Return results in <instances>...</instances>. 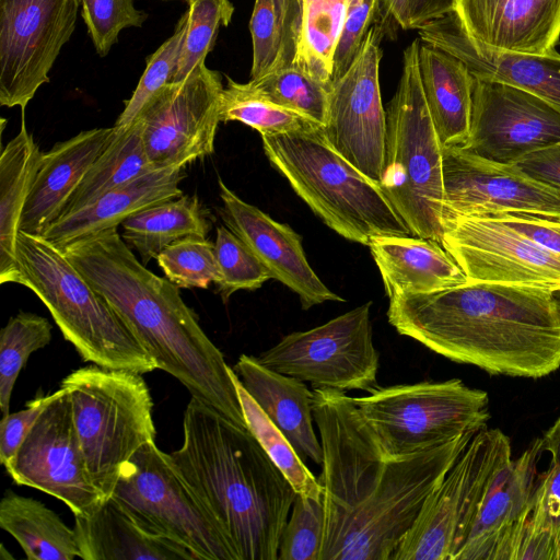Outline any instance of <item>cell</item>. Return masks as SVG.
<instances>
[{"mask_svg":"<svg viewBox=\"0 0 560 560\" xmlns=\"http://www.w3.org/2000/svg\"><path fill=\"white\" fill-rule=\"evenodd\" d=\"M222 89L220 72L201 62L143 107L135 121L156 170L185 167L213 153Z\"/></svg>","mask_w":560,"mask_h":560,"instance_id":"obj_14","label":"cell"},{"mask_svg":"<svg viewBox=\"0 0 560 560\" xmlns=\"http://www.w3.org/2000/svg\"><path fill=\"white\" fill-rule=\"evenodd\" d=\"M420 39L405 49L396 92L386 110L385 156L380 187L413 236L441 243L443 147L421 86Z\"/></svg>","mask_w":560,"mask_h":560,"instance_id":"obj_7","label":"cell"},{"mask_svg":"<svg viewBox=\"0 0 560 560\" xmlns=\"http://www.w3.org/2000/svg\"><path fill=\"white\" fill-rule=\"evenodd\" d=\"M352 400L385 460L406 458L480 431L491 417L487 392L459 378L377 386Z\"/></svg>","mask_w":560,"mask_h":560,"instance_id":"obj_9","label":"cell"},{"mask_svg":"<svg viewBox=\"0 0 560 560\" xmlns=\"http://www.w3.org/2000/svg\"><path fill=\"white\" fill-rule=\"evenodd\" d=\"M540 439L499 472L454 560H506L527 520L538 478Z\"/></svg>","mask_w":560,"mask_h":560,"instance_id":"obj_22","label":"cell"},{"mask_svg":"<svg viewBox=\"0 0 560 560\" xmlns=\"http://www.w3.org/2000/svg\"><path fill=\"white\" fill-rule=\"evenodd\" d=\"M121 226L122 240L147 265L176 241L191 236L206 238L211 222L197 196L183 195L130 215Z\"/></svg>","mask_w":560,"mask_h":560,"instance_id":"obj_33","label":"cell"},{"mask_svg":"<svg viewBox=\"0 0 560 560\" xmlns=\"http://www.w3.org/2000/svg\"><path fill=\"white\" fill-rule=\"evenodd\" d=\"M248 430L262 446L273 464L289 480L296 493L308 498H322L323 486L306 467L283 432L269 419L258 404L244 388L231 368Z\"/></svg>","mask_w":560,"mask_h":560,"instance_id":"obj_38","label":"cell"},{"mask_svg":"<svg viewBox=\"0 0 560 560\" xmlns=\"http://www.w3.org/2000/svg\"><path fill=\"white\" fill-rule=\"evenodd\" d=\"M444 16L472 43L509 54L546 55L560 38V0H452Z\"/></svg>","mask_w":560,"mask_h":560,"instance_id":"obj_21","label":"cell"},{"mask_svg":"<svg viewBox=\"0 0 560 560\" xmlns=\"http://www.w3.org/2000/svg\"><path fill=\"white\" fill-rule=\"evenodd\" d=\"M82 0H0V105L25 110L74 30Z\"/></svg>","mask_w":560,"mask_h":560,"instance_id":"obj_13","label":"cell"},{"mask_svg":"<svg viewBox=\"0 0 560 560\" xmlns=\"http://www.w3.org/2000/svg\"><path fill=\"white\" fill-rule=\"evenodd\" d=\"M63 393L60 387L46 396L28 401L25 409L8 413L0 422V463L5 466L14 456L40 413L54 399Z\"/></svg>","mask_w":560,"mask_h":560,"instance_id":"obj_48","label":"cell"},{"mask_svg":"<svg viewBox=\"0 0 560 560\" xmlns=\"http://www.w3.org/2000/svg\"><path fill=\"white\" fill-rule=\"evenodd\" d=\"M183 429V444L171 457L241 560H277L296 497L289 480L247 428L194 397Z\"/></svg>","mask_w":560,"mask_h":560,"instance_id":"obj_4","label":"cell"},{"mask_svg":"<svg viewBox=\"0 0 560 560\" xmlns=\"http://www.w3.org/2000/svg\"><path fill=\"white\" fill-rule=\"evenodd\" d=\"M220 95L219 118L221 122L240 121L257 130L261 137L307 131L320 124L265 96L250 81L238 83L226 78Z\"/></svg>","mask_w":560,"mask_h":560,"instance_id":"obj_37","label":"cell"},{"mask_svg":"<svg viewBox=\"0 0 560 560\" xmlns=\"http://www.w3.org/2000/svg\"><path fill=\"white\" fill-rule=\"evenodd\" d=\"M388 299L431 293L468 282L443 245L413 235H380L369 245Z\"/></svg>","mask_w":560,"mask_h":560,"instance_id":"obj_27","label":"cell"},{"mask_svg":"<svg viewBox=\"0 0 560 560\" xmlns=\"http://www.w3.org/2000/svg\"><path fill=\"white\" fill-rule=\"evenodd\" d=\"M188 27V15L184 13L175 31L152 55L147 58V66L131 97L125 102V108L118 116L114 128H128L143 107L168 83L172 82L184 46Z\"/></svg>","mask_w":560,"mask_h":560,"instance_id":"obj_42","label":"cell"},{"mask_svg":"<svg viewBox=\"0 0 560 560\" xmlns=\"http://www.w3.org/2000/svg\"><path fill=\"white\" fill-rule=\"evenodd\" d=\"M113 498L147 534L185 547L196 560H241L238 551L155 442L124 465Z\"/></svg>","mask_w":560,"mask_h":560,"instance_id":"obj_10","label":"cell"},{"mask_svg":"<svg viewBox=\"0 0 560 560\" xmlns=\"http://www.w3.org/2000/svg\"><path fill=\"white\" fill-rule=\"evenodd\" d=\"M270 164L331 230L362 245L412 235L381 187L335 151L323 127L261 137Z\"/></svg>","mask_w":560,"mask_h":560,"instance_id":"obj_6","label":"cell"},{"mask_svg":"<svg viewBox=\"0 0 560 560\" xmlns=\"http://www.w3.org/2000/svg\"><path fill=\"white\" fill-rule=\"evenodd\" d=\"M443 217L526 213L560 218V189L514 164H501L459 147L443 149Z\"/></svg>","mask_w":560,"mask_h":560,"instance_id":"obj_19","label":"cell"},{"mask_svg":"<svg viewBox=\"0 0 560 560\" xmlns=\"http://www.w3.org/2000/svg\"><path fill=\"white\" fill-rule=\"evenodd\" d=\"M420 42L458 59L477 79L510 83L539 96L560 112V54L518 55L493 50L469 40L446 16L418 30Z\"/></svg>","mask_w":560,"mask_h":560,"instance_id":"obj_23","label":"cell"},{"mask_svg":"<svg viewBox=\"0 0 560 560\" xmlns=\"http://www.w3.org/2000/svg\"><path fill=\"white\" fill-rule=\"evenodd\" d=\"M388 323L431 351L491 375L541 378L560 368V292L468 281L389 299Z\"/></svg>","mask_w":560,"mask_h":560,"instance_id":"obj_2","label":"cell"},{"mask_svg":"<svg viewBox=\"0 0 560 560\" xmlns=\"http://www.w3.org/2000/svg\"><path fill=\"white\" fill-rule=\"evenodd\" d=\"M383 35L373 24L346 72L331 81L323 126L330 147L377 185L387 129L380 86Z\"/></svg>","mask_w":560,"mask_h":560,"instance_id":"obj_15","label":"cell"},{"mask_svg":"<svg viewBox=\"0 0 560 560\" xmlns=\"http://www.w3.org/2000/svg\"><path fill=\"white\" fill-rule=\"evenodd\" d=\"M512 459L500 429L478 431L425 499L390 560H454L499 472Z\"/></svg>","mask_w":560,"mask_h":560,"instance_id":"obj_11","label":"cell"},{"mask_svg":"<svg viewBox=\"0 0 560 560\" xmlns=\"http://www.w3.org/2000/svg\"><path fill=\"white\" fill-rule=\"evenodd\" d=\"M60 250L113 306L159 370L177 378L191 397L247 428L222 352L205 334L178 288L149 270L117 228L72 242Z\"/></svg>","mask_w":560,"mask_h":560,"instance_id":"obj_3","label":"cell"},{"mask_svg":"<svg viewBox=\"0 0 560 560\" xmlns=\"http://www.w3.org/2000/svg\"><path fill=\"white\" fill-rule=\"evenodd\" d=\"M369 301L329 322L282 337L258 361L273 371L340 392L377 387L380 353L373 342Z\"/></svg>","mask_w":560,"mask_h":560,"instance_id":"obj_12","label":"cell"},{"mask_svg":"<svg viewBox=\"0 0 560 560\" xmlns=\"http://www.w3.org/2000/svg\"><path fill=\"white\" fill-rule=\"evenodd\" d=\"M560 142V112L534 93L502 81L477 79L469 135L459 147L485 160L514 164Z\"/></svg>","mask_w":560,"mask_h":560,"instance_id":"obj_18","label":"cell"},{"mask_svg":"<svg viewBox=\"0 0 560 560\" xmlns=\"http://www.w3.org/2000/svg\"><path fill=\"white\" fill-rule=\"evenodd\" d=\"M218 184L220 214L226 228L252 249L273 279L298 294L304 311L325 302H345L315 273L295 231L242 200L221 178Z\"/></svg>","mask_w":560,"mask_h":560,"instance_id":"obj_20","label":"cell"},{"mask_svg":"<svg viewBox=\"0 0 560 560\" xmlns=\"http://www.w3.org/2000/svg\"><path fill=\"white\" fill-rule=\"evenodd\" d=\"M73 528L82 560H196L185 547L147 534L113 498L74 516Z\"/></svg>","mask_w":560,"mask_h":560,"instance_id":"obj_29","label":"cell"},{"mask_svg":"<svg viewBox=\"0 0 560 560\" xmlns=\"http://www.w3.org/2000/svg\"><path fill=\"white\" fill-rule=\"evenodd\" d=\"M451 7L452 0H409L410 30L446 14Z\"/></svg>","mask_w":560,"mask_h":560,"instance_id":"obj_52","label":"cell"},{"mask_svg":"<svg viewBox=\"0 0 560 560\" xmlns=\"http://www.w3.org/2000/svg\"><path fill=\"white\" fill-rule=\"evenodd\" d=\"M0 527L19 542L28 560L81 558L74 528L33 498L7 490L0 503Z\"/></svg>","mask_w":560,"mask_h":560,"instance_id":"obj_32","label":"cell"},{"mask_svg":"<svg viewBox=\"0 0 560 560\" xmlns=\"http://www.w3.org/2000/svg\"><path fill=\"white\" fill-rule=\"evenodd\" d=\"M16 283L32 290L82 360L102 368L150 373L158 364L113 306L56 246L20 231Z\"/></svg>","mask_w":560,"mask_h":560,"instance_id":"obj_5","label":"cell"},{"mask_svg":"<svg viewBox=\"0 0 560 560\" xmlns=\"http://www.w3.org/2000/svg\"><path fill=\"white\" fill-rule=\"evenodd\" d=\"M183 168L155 170L112 189L89 206L57 219L39 236L61 249L83 237L117 228L145 208L183 196L179 188L185 177Z\"/></svg>","mask_w":560,"mask_h":560,"instance_id":"obj_25","label":"cell"},{"mask_svg":"<svg viewBox=\"0 0 560 560\" xmlns=\"http://www.w3.org/2000/svg\"><path fill=\"white\" fill-rule=\"evenodd\" d=\"M419 75L444 148L462 147L469 135L475 77L457 57L420 42Z\"/></svg>","mask_w":560,"mask_h":560,"instance_id":"obj_28","label":"cell"},{"mask_svg":"<svg viewBox=\"0 0 560 560\" xmlns=\"http://www.w3.org/2000/svg\"><path fill=\"white\" fill-rule=\"evenodd\" d=\"M52 326L43 316L19 312L0 334V409L9 413L13 387L30 355L46 347L52 338Z\"/></svg>","mask_w":560,"mask_h":560,"instance_id":"obj_39","label":"cell"},{"mask_svg":"<svg viewBox=\"0 0 560 560\" xmlns=\"http://www.w3.org/2000/svg\"><path fill=\"white\" fill-rule=\"evenodd\" d=\"M244 388L283 432L306 463L323 464V447L315 431L313 392L303 381L262 365L256 357L242 354L233 368Z\"/></svg>","mask_w":560,"mask_h":560,"instance_id":"obj_26","label":"cell"},{"mask_svg":"<svg viewBox=\"0 0 560 560\" xmlns=\"http://www.w3.org/2000/svg\"><path fill=\"white\" fill-rule=\"evenodd\" d=\"M81 16L96 52L108 55L127 27H141L148 14L135 7L133 0H82Z\"/></svg>","mask_w":560,"mask_h":560,"instance_id":"obj_46","label":"cell"},{"mask_svg":"<svg viewBox=\"0 0 560 560\" xmlns=\"http://www.w3.org/2000/svg\"><path fill=\"white\" fill-rule=\"evenodd\" d=\"M249 81L273 103L324 126L331 83L318 81L293 65Z\"/></svg>","mask_w":560,"mask_h":560,"instance_id":"obj_40","label":"cell"},{"mask_svg":"<svg viewBox=\"0 0 560 560\" xmlns=\"http://www.w3.org/2000/svg\"><path fill=\"white\" fill-rule=\"evenodd\" d=\"M113 136L114 127L93 128L43 152L20 231L42 235L61 215L71 195Z\"/></svg>","mask_w":560,"mask_h":560,"instance_id":"obj_24","label":"cell"},{"mask_svg":"<svg viewBox=\"0 0 560 560\" xmlns=\"http://www.w3.org/2000/svg\"><path fill=\"white\" fill-rule=\"evenodd\" d=\"M350 0H300L301 24L293 66L330 84Z\"/></svg>","mask_w":560,"mask_h":560,"instance_id":"obj_36","label":"cell"},{"mask_svg":"<svg viewBox=\"0 0 560 560\" xmlns=\"http://www.w3.org/2000/svg\"><path fill=\"white\" fill-rule=\"evenodd\" d=\"M1 150L0 156V283H16V241L22 214L31 192L43 152L25 124Z\"/></svg>","mask_w":560,"mask_h":560,"instance_id":"obj_30","label":"cell"},{"mask_svg":"<svg viewBox=\"0 0 560 560\" xmlns=\"http://www.w3.org/2000/svg\"><path fill=\"white\" fill-rule=\"evenodd\" d=\"M442 224L441 244L468 281L560 292V255L491 217L446 215Z\"/></svg>","mask_w":560,"mask_h":560,"instance_id":"obj_17","label":"cell"},{"mask_svg":"<svg viewBox=\"0 0 560 560\" xmlns=\"http://www.w3.org/2000/svg\"><path fill=\"white\" fill-rule=\"evenodd\" d=\"M325 526L319 560H390L429 494L478 431L385 460L345 392L315 388Z\"/></svg>","mask_w":560,"mask_h":560,"instance_id":"obj_1","label":"cell"},{"mask_svg":"<svg viewBox=\"0 0 560 560\" xmlns=\"http://www.w3.org/2000/svg\"><path fill=\"white\" fill-rule=\"evenodd\" d=\"M4 467L16 485L52 495L74 516L86 517L107 500L91 478L65 388L47 405Z\"/></svg>","mask_w":560,"mask_h":560,"instance_id":"obj_16","label":"cell"},{"mask_svg":"<svg viewBox=\"0 0 560 560\" xmlns=\"http://www.w3.org/2000/svg\"><path fill=\"white\" fill-rule=\"evenodd\" d=\"M300 24V0H255L249 21L250 80L293 65Z\"/></svg>","mask_w":560,"mask_h":560,"instance_id":"obj_35","label":"cell"},{"mask_svg":"<svg viewBox=\"0 0 560 560\" xmlns=\"http://www.w3.org/2000/svg\"><path fill=\"white\" fill-rule=\"evenodd\" d=\"M155 170L148 156L139 125L133 121L124 130L114 128L110 142L91 165L59 218L71 214L107 191Z\"/></svg>","mask_w":560,"mask_h":560,"instance_id":"obj_34","label":"cell"},{"mask_svg":"<svg viewBox=\"0 0 560 560\" xmlns=\"http://www.w3.org/2000/svg\"><path fill=\"white\" fill-rule=\"evenodd\" d=\"M377 24L383 32H387L390 25H397L402 30H410L409 0H377Z\"/></svg>","mask_w":560,"mask_h":560,"instance_id":"obj_51","label":"cell"},{"mask_svg":"<svg viewBox=\"0 0 560 560\" xmlns=\"http://www.w3.org/2000/svg\"><path fill=\"white\" fill-rule=\"evenodd\" d=\"M188 27L172 82L183 81L211 51L220 26L234 13L231 0H186Z\"/></svg>","mask_w":560,"mask_h":560,"instance_id":"obj_43","label":"cell"},{"mask_svg":"<svg viewBox=\"0 0 560 560\" xmlns=\"http://www.w3.org/2000/svg\"><path fill=\"white\" fill-rule=\"evenodd\" d=\"M491 217L537 245L560 255V218L526 213H497Z\"/></svg>","mask_w":560,"mask_h":560,"instance_id":"obj_49","label":"cell"},{"mask_svg":"<svg viewBox=\"0 0 560 560\" xmlns=\"http://www.w3.org/2000/svg\"><path fill=\"white\" fill-rule=\"evenodd\" d=\"M550 455L538 474L532 511L514 539L508 560H560V417L540 439Z\"/></svg>","mask_w":560,"mask_h":560,"instance_id":"obj_31","label":"cell"},{"mask_svg":"<svg viewBox=\"0 0 560 560\" xmlns=\"http://www.w3.org/2000/svg\"><path fill=\"white\" fill-rule=\"evenodd\" d=\"M156 262L178 289H207L219 280L214 242L203 237L176 241L159 254Z\"/></svg>","mask_w":560,"mask_h":560,"instance_id":"obj_44","label":"cell"},{"mask_svg":"<svg viewBox=\"0 0 560 560\" xmlns=\"http://www.w3.org/2000/svg\"><path fill=\"white\" fill-rule=\"evenodd\" d=\"M377 15V0H350L343 32L335 55L332 80L346 72Z\"/></svg>","mask_w":560,"mask_h":560,"instance_id":"obj_47","label":"cell"},{"mask_svg":"<svg viewBox=\"0 0 560 560\" xmlns=\"http://www.w3.org/2000/svg\"><path fill=\"white\" fill-rule=\"evenodd\" d=\"M514 165L528 177L560 189V142L532 152Z\"/></svg>","mask_w":560,"mask_h":560,"instance_id":"obj_50","label":"cell"},{"mask_svg":"<svg viewBox=\"0 0 560 560\" xmlns=\"http://www.w3.org/2000/svg\"><path fill=\"white\" fill-rule=\"evenodd\" d=\"M141 375L93 364L61 382L88 469L105 499L124 465L142 445L155 442L152 398Z\"/></svg>","mask_w":560,"mask_h":560,"instance_id":"obj_8","label":"cell"},{"mask_svg":"<svg viewBox=\"0 0 560 560\" xmlns=\"http://www.w3.org/2000/svg\"><path fill=\"white\" fill-rule=\"evenodd\" d=\"M291 510L277 560H319L325 526L323 497L315 499L296 493Z\"/></svg>","mask_w":560,"mask_h":560,"instance_id":"obj_45","label":"cell"},{"mask_svg":"<svg viewBox=\"0 0 560 560\" xmlns=\"http://www.w3.org/2000/svg\"><path fill=\"white\" fill-rule=\"evenodd\" d=\"M214 253L219 268L217 292L224 303L236 291L256 290L272 278L252 249L224 225L217 228Z\"/></svg>","mask_w":560,"mask_h":560,"instance_id":"obj_41","label":"cell"}]
</instances>
